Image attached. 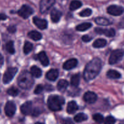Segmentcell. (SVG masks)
Listing matches in <instances>:
<instances>
[{
    "mask_svg": "<svg viewBox=\"0 0 124 124\" xmlns=\"http://www.w3.org/2000/svg\"><path fill=\"white\" fill-rule=\"evenodd\" d=\"M69 83L67 81L64 79H61L58 81L57 84V89L61 92H63L68 88Z\"/></svg>",
    "mask_w": 124,
    "mask_h": 124,
    "instance_id": "d6986e66",
    "label": "cell"
},
{
    "mask_svg": "<svg viewBox=\"0 0 124 124\" xmlns=\"http://www.w3.org/2000/svg\"><path fill=\"white\" fill-rule=\"evenodd\" d=\"M106 41L104 39H98L93 42L92 46L94 48H102V47H104L106 45Z\"/></svg>",
    "mask_w": 124,
    "mask_h": 124,
    "instance_id": "7402d4cb",
    "label": "cell"
},
{
    "mask_svg": "<svg viewBox=\"0 0 124 124\" xmlns=\"http://www.w3.org/2000/svg\"><path fill=\"white\" fill-rule=\"evenodd\" d=\"M7 16L5 14H4V13H1L0 14V21L5 20V19H7Z\"/></svg>",
    "mask_w": 124,
    "mask_h": 124,
    "instance_id": "f35d334b",
    "label": "cell"
},
{
    "mask_svg": "<svg viewBox=\"0 0 124 124\" xmlns=\"http://www.w3.org/2000/svg\"><path fill=\"white\" fill-rule=\"evenodd\" d=\"M18 71V69L16 67H9L6 70L4 74L3 78H2V81L3 83L5 84H9L11 82L14 76L17 74Z\"/></svg>",
    "mask_w": 124,
    "mask_h": 124,
    "instance_id": "5b68a950",
    "label": "cell"
},
{
    "mask_svg": "<svg viewBox=\"0 0 124 124\" xmlns=\"http://www.w3.org/2000/svg\"><path fill=\"white\" fill-rule=\"evenodd\" d=\"M33 22L35 25L41 30L46 29L47 27V22L45 19H41L35 16L33 18Z\"/></svg>",
    "mask_w": 124,
    "mask_h": 124,
    "instance_id": "4fadbf2b",
    "label": "cell"
},
{
    "mask_svg": "<svg viewBox=\"0 0 124 124\" xmlns=\"http://www.w3.org/2000/svg\"><path fill=\"white\" fill-rule=\"evenodd\" d=\"M34 10L27 5H23L20 9L17 12L18 15L24 19H27L34 13Z\"/></svg>",
    "mask_w": 124,
    "mask_h": 124,
    "instance_id": "8992f818",
    "label": "cell"
},
{
    "mask_svg": "<svg viewBox=\"0 0 124 124\" xmlns=\"http://www.w3.org/2000/svg\"><path fill=\"white\" fill-rule=\"evenodd\" d=\"M43 90L44 87L42 85H38L36 87V88H35V90H34V93H35V94H40V93H41V92L43 91Z\"/></svg>",
    "mask_w": 124,
    "mask_h": 124,
    "instance_id": "e575fe53",
    "label": "cell"
},
{
    "mask_svg": "<svg viewBox=\"0 0 124 124\" xmlns=\"http://www.w3.org/2000/svg\"><path fill=\"white\" fill-rule=\"evenodd\" d=\"M37 59L43 66L46 67L49 64V61L44 52H41L37 54Z\"/></svg>",
    "mask_w": 124,
    "mask_h": 124,
    "instance_id": "9a60e30c",
    "label": "cell"
},
{
    "mask_svg": "<svg viewBox=\"0 0 124 124\" xmlns=\"http://www.w3.org/2000/svg\"><path fill=\"white\" fill-rule=\"evenodd\" d=\"M55 0H41L40 3V10L41 13H44L52 7Z\"/></svg>",
    "mask_w": 124,
    "mask_h": 124,
    "instance_id": "52a82bcc",
    "label": "cell"
},
{
    "mask_svg": "<svg viewBox=\"0 0 124 124\" xmlns=\"http://www.w3.org/2000/svg\"><path fill=\"white\" fill-rule=\"evenodd\" d=\"M95 22L97 24L100 25H103V26H106V25H109L111 24L110 21L106 18H101V17H98L95 19Z\"/></svg>",
    "mask_w": 124,
    "mask_h": 124,
    "instance_id": "cb8c5ba5",
    "label": "cell"
},
{
    "mask_svg": "<svg viewBox=\"0 0 124 124\" xmlns=\"http://www.w3.org/2000/svg\"><path fill=\"white\" fill-rule=\"evenodd\" d=\"M16 30L17 29H16L15 26H13V25H10V26L8 27V28H7V30L11 33H13L15 32Z\"/></svg>",
    "mask_w": 124,
    "mask_h": 124,
    "instance_id": "74e56055",
    "label": "cell"
},
{
    "mask_svg": "<svg viewBox=\"0 0 124 124\" xmlns=\"http://www.w3.org/2000/svg\"><path fill=\"white\" fill-rule=\"evenodd\" d=\"M34 83L33 76L27 71H24L19 75L18 78V85L21 88L29 90L32 88Z\"/></svg>",
    "mask_w": 124,
    "mask_h": 124,
    "instance_id": "7a4b0ae2",
    "label": "cell"
},
{
    "mask_svg": "<svg viewBox=\"0 0 124 124\" xmlns=\"http://www.w3.org/2000/svg\"><path fill=\"white\" fill-rule=\"evenodd\" d=\"M81 6H82V3L81 1H78V0H74L71 2L69 8L71 10H75L80 8Z\"/></svg>",
    "mask_w": 124,
    "mask_h": 124,
    "instance_id": "f1b7e54d",
    "label": "cell"
},
{
    "mask_svg": "<svg viewBox=\"0 0 124 124\" xmlns=\"http://www.w3.org/2000/svg\"><path fill=\"white\" fill-rule=\"evenodd\" d=\"M95 31L100 35H104L108 37H113L115 35V31L113 29H106L102 28H96Z\"/></svg>",
    "mask_w": 124,
    "mask_h": 124,
    "instance_id": "30bf717a",
    "label": "cell"
},
{
    "mask_svg": "<svg viewBox=\"0 0 124 124\" xmlns=\"http://www.w3.org/2000/svg\"><path fill=\"white\" fill-rule=\"evenodd\" d=\"M33 48V44L30 42L26 41L24 44V48H23V51L25 54H28L32 51Z\"/></svg>",
    "mask_w": 124,
    "mask_h": 124,
    "instance_id": "f546056e",
    "label": "cell"
},
{
    "mask_svg": "<svg viewBox=\"0 0 124 124\" xmlns=\"http://www.w3.org/2000/svg\"><path fill=\"white\" fill-rule=\"evenodd\" d=\"M7 94L12 96H17L19 94V90H18V88H17L16 87H12L7 90Z\"/></svg>",
    "mask_w": 124,
    "mask_h": 124,
    "instance_id": "4dcf8cb0",
    "label": "cell"
},
{
    "mask_svg": "<svg viewBox=\"0 0 124 124\" xmlns=\"http://www.w3.org/2000/svg\"><path fill=\"white\" fill-rule=\"evenodd\" d=\"M104 122L106 124H113L115 122V119L114 117L111 116H107L104 119Z\"/></svg>",
    "mask_w": 124,
    "mask_h": 124,
    "instance_id": "836d02e7",
    "label": "cell"
},
{
    "mask_svg": "<svg viewBox=\"0 0 124 124\" xmlns=\"http://www.w3.org/2000/svg\"><path fill=\"white\" fill-rule=\"evenodd\" d=\"M124 55V50L117 49L114 50L111 53L109 58V64H115L122 60Z\"/></svg>",
    "mask_w": 124,
    "mask_h": 124,
    "instance_id": "277c9868",
    "label": "cell"
},
{
    "mask_svg": "<svg viewBox=\"0 0 124 124\" xmlns=\"http://www.w3.org/2000/svg\"><path fill=\"white\" fill-rule=\"evenodd\" d=\"M102 69V62L98 58H94L90 61L85 68L83 71V78L86 81L94 79L99 74Z\"/></svg>",
    "mask_w": 124,
    "mask_h": 124,
    "instance_id": "6da1fadb",
    "label": "cell"
},
{
    "mask_svg": "<svg viewBox=\"0 0 124 124\" xmlns=\"http://www.w3.org/2000/svg\"><path fill=\"white\" fill-rule=\"evenodd\" d=\"M4 64V58L2 54L0 53V65H2Z\"/></svg>",
    "mask_w": 124,
    "mask_h": 124,
    "instance_id": "ab89813d",
    "label": "cell"
},
{
    "mask_svg": "<svg viewBox=\"0 0 124 124\" xmlns=\"http://www.w3.org/2000/svg\"><path fill=\"white\" fill-rule=\"evenodd\" d=\"M30 73H31V75L34 77L38 78H40L41 76V75H42V71H41V70L40 68L35 66V65H34L30 69Z\"/></svg>",
    "mask_w": 124,
    "mask_h": 124,
    "instance_id": "ffe728a7",
    "label": "cell"
},
{
    "mask_svg": "<svg viewBox=\"0 0 124 124\" xmlns=\"http://www.w3.org/2000/svg\"><path fill=\"white\" fill-rule=\"evenodd\" d=\"M40 113H41L40 110H39L38 108H35L34 110H33L32 112V115L34 116H37L40 115Z\"/></svg>",
    "mask_w": 124,
    "mask_h": 124,
    "instance_id": "8d00e7d4",
    "label": "cell"
},
{
    "mask_svg": "<svg viewBox=\"0 0 124 124\" xmlns=\"http://www.w3.org/2000/svg\"><path fill=\"white\" fill-rule=\"evenodd\" d=\"M92 14V10H91L90 8H86V9L83 10V11H81L79 15H80V16L81 17H86L89 16L91 15Z\"/></svg>",
    "mask_w": 124,
    "mask_h": 124,
    "instance_id": "d6a6232c",
    "label": "cell"
},
{
    "mask_svg": "<svg viewBox=\"0 0 124 124\" xmlns=\"http://www.w3.org/2000/svg\"><path fill=\"white\" fill-rule=\"evenodd\" d=\"M16 105L13 102L8 101L6 104L4 108L5 113L8 117H12L16 112Z\"/></svg>",
    "mask_w": 124,
    "mask_h": 124,
    "instance_id": "9c48e42d",
    "label": "cell"
},
{
    "mask_svg": "<svg viewBox=\"0 0 124 124\" xmlns=\"http://www.w3.org/2000/svg\"><path fill=\"white\" fill-rule=\"evenodd\" d=\"M28 36L30 39L34 40V41H39V40H40L42 38V35H41V34L40 33H39L38 31H35V30L30 31V32H29Z\"/></svg>",
    "mask_w": 124,
    "mask_h": 124,
    "instance_id": "44dd1931",
    "label": "cell"
},
{
    "mask_svg": "<svg viewBox=\"0 0 124 124\" xmlns=\"http://www.w3.org/2000/svg\"><path fill=\"white\" fill-rule=\"evenodd\" d=\"M64 104V99L58 95H51L47 99V106L49 108L53 111H60Z\"/></svg>",
    "mask_w": 124,
    "mask_h": 124,
    "instance_id": "3957f363",
    "label": "cell"
},
{
    "mask_svg": "<svg viewBox=\"0 0 124 124\" xmlns=\"http://www.w3.org/2000/svg\"><path fill=\"white\" fill-rule=\"evenodd\" d=\"M92 118L97 123H102V122H103L104 121L103 116L101 114L99 113L94 114L93 115V116H92Z\"/></svg>",
    "mask_w": 124,
    "mask_h": 124,
    "instance_id": "1f68e13d",
    "label": "cell"
},
{
    "mask_svg": "<svg viewBox=\"0 0 124 124\" xmlns=\"http://www.w3.org/2000/svg\"><path fill=\"white\" fill-rule=\"evenodd\" d=\"M81 39H82V41H84L85 42H88L92 39V38L88 36V35H84V36H82Z\"/></svg>",
    "mask_w": 124,
    "mask_h": 124,
    "instance_id": "d590c367",
    "label": "cell"
},
{
    "mask_svg": "<svg viewBox=\"0 0 124 124\" xmlns=\"http://www.w3.org/2000/svg\"><path fill=\"white\" fill-rule=\"evenodd\" d=\"M83 99L88 104H94L97 99V96L95 93L92 92H87L83 96Z\"/></svg>",
    "mask_w": 124,
    "mask_h": 124,
    "instance_id": "8fae6325",
    "label": "cell"
},
{
    "mask_svg": "<svg viewBox=\"0 0 124 124\" xmlns=\"http://www.w3.org/2000/svg\"><path fill=\"white\" fill-rule=\"evenodd\" d=\"M62 15V13L61 11L58 10L56 9V8H53L52 10L51 11V20L53 22V23H58L60 19L61 16Z\"/></svg>",
    "mask_w": 124,
    "mask_h": 124,
    "instance_id": "2e32d148",
    "label": "cell"
},
{
    "mask_svg": "<svg viewBox=\"0 0 124 124\" xmlns=\"http://www.w3.org/2000/svg\"><path fill=\"white\" fill-rule=\"evenodd\" d=\"M78 61L75 58L70 59L69 60L66 61L63 64V69L66 70H70L71 69H74L77 65Z\"/></svg>",
    "mask_w": 124,
    "mask_h": 124,
    "instance_id": "5bb4252c",
    "label": "cell"
},
{
    "mask_svg": "<svg viewBox=\"0 0 124 124\" xmlns=\"http://www.w3.org/2000/svg\"><path fill=\"white\" fill-rule=\"evenodd\" d=\"M124 12V8L116 5H111L107 8V12L113 16H119Z\"/></svg>",
    "mask_w": 124,
    "mask_h": 124,
    "instance_id": "ba28073f",
    "label": "cell"
},
{
    "mask_svg": "<svg viewBox=\"0 0 124 124\" xmlns=\"http://www.w3.org/2000/svg\"><path fill=\"white\" fill-rule=\"evenodd\" d=\"M88 116L85 113H79L75 116L74 120L76 122H81L83 121H85L88 119Z\"/></svg>",
    "mask_w": 124,
    "mask_h": 124,
    "instance_id": "83f0119b",
    "label": "cell"
},
{
    "mask_svg": "<svg viewBox=\"0 0 124 124\" xmlns=\"http://www.w3.org/2000/svg\"><path fill=\"white\" fill-rule=\"evenodd\" d=\"M58 70L57 69H51L46 73V77L48 80L51 81H55L58 77Z\"/></svg>",
    "mask_w": 124,
    "mask_h": 124,
    "instance_id": "e0dca14e",
    "label": "cell"
},
{
    "mask_svg": "<svg viewBox=\"0 0 124 124\" xmlns=\"http://www.w3.org/2000/svg\"><path fill=\"white\" fill-rule=\"evenodd\" d=\"M6 49L7 50V52L11 54H14L15 52V50L14 48V43H13V41H10L8 42H7L6 45Z\"/></svg>",
    "mask_w": 124,
    "mask_h": 124,
    "instance_id": "4316f807",
    "label": "cell"
},
{
    "mask_svg": "<svg viewBox=\"0 0 124 124\" xmlns=\"http://www.w3.org/2000/svg\"><path fill=\"white\" fill-rule=\"evenodd\" d=\"M92 26V24L90 23H84L82 24H80L79 25H78L76 27V30L77 31H85V30H88V29H89L90 27H91Z\"/></svg>",
    "mask_w": 124,
    "mask_h": 124,
    "instance_id": "d4e9b609",
    "label": "cell"
},
{
    "mask_svg": "<svg viewBox=\"0 0 124 124\" xmlns=\"http://www.w3.org/2000/svg\"><path fill=\"white\" fill-rule=\"evenodd\" d=\"M80 83V75L79 74L74 75L71 78V84L73 87H77Z\"/></svg>",
    "mask_w": 124,
    "mask_h": 124,
    "instance_id": "484cf974",
    "label": "cell"
},
{
    "mask_svg": "<svg viewBox=\"0 0 124 124\" xmlns=\"http://www.w3.org/2000/svg\"><path fill=\"white\" fill-rule=\"evenodd\" d=\"M0 113H1V110H0Z\"/></svg>",
    "mask_w": 124,
    "mask_h": 124,
    "instance_id": "60d3db41",
    "label": "cell"
},
{
    "mask_svg": "<svg viewBox=\"0 0 124 124\" xmlns=\"http://www.w3.org/2000/svg\"><path fill=\"white\" fill-rule=\"evenodd\" d=\"M79 109V107L77 105L76 102L75 101H71L68 104L67 106L66 111L68 113L73 114L77 111Z\"/></svg>",
    "mask_w": 124,
    "mask_h": 124,
    "instance_id": "ac0fdd59",
    "label": "cell"
},
{
    "mask_svg": "<svg viewBox=\"0 0 124 124\" xmlns=\"http://www.w3.org/2000/svg\"><path fill=\"white\" fill-rule=\"evenodd\" d=\"M106 76L110 79H119L121 77L120 73L115 70H109L107 72Z\"/></svg>",
    "mask_w": 124,
    "mask_h": 124,
    "instance_id": "603a6c76",
    "label": "cell"
},
{
    "mask_svg": "<svg viewBox=\"0 0 124 124\" xmlns=\"http://www.w3.org/2000/svg\"><path fill=\"white\" fill-rule=\"evenodd\" d=\"M21 111L24 115H29L32 112V103L31 101H27L21 106Z\"/></svg>",
    "mask_w": 124,
    "mask_h": 124,
    "instance_id": "7c38bea8",
    "label": "cell"
}]
</instances>
